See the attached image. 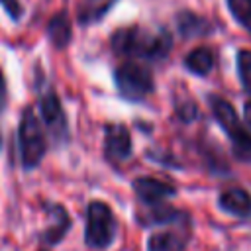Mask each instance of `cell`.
<instances>
[{
	"label": "cell",
	"instance_id": "18",
	"mask_svg": "<svg viewBox=\"0 0 251 251\" xmlns=\"http://www.w3.org/2000/svg\"><path fill=\"white\" fill-rule=\"evenodd\" d=\"M0 4H2V8L6 10V14H8V16H10L14 22H18V20L22 18L24 8H22L20 0H0Z\"/></svg>",
	"mask_w": 251,
	"mask_h": 251
},
{
	"label": "cell",
	"instance_id": "9",
	"mask_svg": "<svg viewBox=\"0 0 251 251\" xmlns=\"http://www.w3.org/2000/svg\"><path fill=\"white\" fill-rule=\"evenodd\" d=\"M133 192L143 204L157 206V204H163L167 198L175 196L176 190L169 182H163V180H157L151 176H139L133 180Z\"/></svg>",
	"mask_w": 251,
	"mask_h": 251
},
{
	"label": "cell",
	"instance_id": "15",
	"mask_svg": "<svg viewBox=\"0 0 251 251\" xmlns=\"http://www.w3.org/2000/svg\"><path fill=\"white\" fill-rule=\"evenodd\" d=\"M184 67L196 75V76H206L210 75V71L214 69V53L208 47H198L194 51H190L184 57Z\"/></svg>",
	"mask_w": 251,
	"mask_h": 251
},
{
	"label": "cell",
	"instance_id": "6",
	"mask_svg": "<svg viewBox=\"0 0 251 251\" xmlns=\"http://www.w3.org/2000/svg\"><path fill=\"white\" fill-rule=\"evenodd\" d=\"M39 112H41V120L47 131L51 133V137L57 143H65L69 139V122H67V114L55 90H47L39 96Z\"/></svg>",
	"mask_w": 251,
	"mask_h": 251
},
{
	"label": "cell",
	"instance_id": "11",
	"mask_svg": "<svg viewBox=\"0 0 251 251\" xmlns=\"http://www.w3.org/2000/svg\"><path fill=\"white\" fill-rule=\"evenodd\" d=\"M47 212H49L51 222H49L47 229L41 233V239H43L47 245H55V243H59V241L65 237V233L69 231V227H71V218H69L67 210H65L61 204H49V206H47Z\"/></svg>",
	"mask_w": 251,
	"mask_h": 251
},
{
	"label": "cell",
	"instance_id": "7",
	"mask_svg": "<svg viewBox=\"0 0 251 251\" xmlns=\"http://www.w3.org/2000/svg\"><path fill=\"white\" fill-rule=\"evenodd\" d=\"M188 239H190V218L188 214H184L180 220L173 224V227L155 231L147 241V249L149 251H184Z\"/></svg>",
	"mask_w": 251,
	"mask_h": 251
},
{
	"label": "cell",
	"instance_id": "10",
	"mask_svg": "<svg viewBox=\"0 0 251 251\" xmlns=\"http://www.w3.org/2000/svg\"><path fill=\"white\" fill-rule=\"evenodd\" d=\"M218 206L231 216L249 218L251 216V194L245 188H227L220 194Z\"/></svg>",
	"mask_w": 251,
	"mask_h": 251
},
{
	"label": "cell",
	"instance_id": "2",
	"mask_svg": "<svg viewBox=\"0 0 251 251\" xmlns=\"http://www.w3.org/2000/svg\"><path fill=\"white\" fill-rule=\"evenodd\" d=\"M18 147H20V161H22V167L25 171L35 169L47 151L43 127H41L39 118L35 116L33 108H29V106L22 112V118H20Z\"/></svg>",
	"mask_w": 251,
	"mask_h": 251
},
{
	"label": "cell",
	"instance_id": "16",
	"mask_svg": "<svg viewBox=\"0 0 251 251\" xmlns=\"http://www.w3.org/2000/svg\"><path fill=\"white\" fill-rule=\"evenodd\" d=\"M233 20L251 35V0H226Z\"/></svg>",
	"mask_w": 251,
	"mask_h": 251
},
{
	"label": "cell",
	"instance_id": "1",
	"mask_svg": "<svg viewBox=\"0 0 251 251\" xmlns=\"http://www.w3.org/2000/svg\"><path fill=\"white\" fill-rule=\"evenodd\" d=\"M112 49L114 53L127 57V59H145V61H159L163 59L173 45L171 33L161 27V29H147L139 25H129L118 29L112 39Z\"/></svg>",
	"mask_w": 251,
	"mask_h": 251
},
{
	"label": "cell",
	"instance_id": "22",
	"mask_svg": "<svg viewBox=\"0 0 251 251\" xmlns=\"http://www.w3.org/2000/svg\"><path fill=\"white\" fill-rule=\"evenodd\" d=\"M0 147H2V135H0Z\"/></svg>",
	"mask_w": 251,
	"mask_h": 251
},
{
	"label": "cell",
	"instance_id": "21",
	"mask_svg": "<svg viewBox=\"0 0 251 251\" xmlns=\"http://www.w3.org/2000/svg\"><path fill=\"white\" fill-rule=\"evenodd\" d=\"M243 118H245V122H247V126H251V98L245 102V106H243Z\"/></svg>",
	"mask_w": 251,
	"mask_h": 251
},
{
	"label": "cell",
	"instance_id": "13",
	"mask_svg": "<svg viewBox=\"0 0 251 251\" xmlns=\"http://www.w3.org/2000/svg\"><path fill=\"white\" fill-rule=\"evenodd\" d=\"M118 0H82L76 8V22L80 25H90L100 22L114 6Z\"/></svg>",
	"mask_w": 251,
	"mask_h": 251
},
{
	"label": "cell",
	"instance_id": "5",
	"mask_svg": "<svg viewBox=\"0 0 251 251\" xmlns=\"http://www.w3.org/2000/svg\"><path fill=\"white\" fill-rule=\"evenodd\" d=\"M208 102H210V108H212L214 118L218 120V124L222 126V129L231 139L237 155L241 159H251V133L241 124V120L235 114L233 106L227 100H224L220 96H214V94L208 98Z\"/></svg>",
	"mask_w": 251,
	"mask_h": 251
},
{
	"label": "cell",
	"instance_id": "19",
	"mask_svg": "<svg viewBox=\"0 0 251 251\" xmlns=\"http://www.w3.org/2000/svg\"><path fill=\"white\" fill-rule=\"evenodd\" d=\"M176 114H178V118L182 120V122H192L194 118H196V104L194 102H188V104H184V106H176Z\"/></svg>",
	"mask_w": 251,
	"mask_h": 251
},
{
	"label": "cell",
	"instance_id": "14",
	"mask_svg": "<svg viewBox=\"0 0 251 251\" xmlns=\"http://www.w3.org/2000/svg\"><path fill=\"white\" fill-rule=\"evenodd\" d=\"M47 37H49V41H51V45L55 49H65L71 43L73 27H71V20H69L67 12H59L49 20Z\"/></svg>",
	"mask_w": 251,
	"mask_h": 251
},
{
	"label": "cell",
	"instance_id": "17",
	"mask_svg": "<svg viewBox=\"0 0 251 251\" xmlns=\"http://www.w3.org/2000/svg\"><path fill=\"white\" fill-rule=\"evenodd\" d=\"M237 75H239V80L245 88V92L251 96V51L247 49H241L237 53Z\"/></svg>",
	"mask_w": 251,
	"mask_h": 251
},
{
	"label": "cell",
	"instance_id": "8",
	"mask_svg": "<svg viewBox=\"0 0 251 251\" xmlns=\"http://www.w3.org/2000/svg\"><path fill=\"white\" fill-rule=\"evenodd\" d=\"M131 149V135L124 124H108L104 127V155L110 163L129 159Z\"/></svg>",
	"mask_w": 251,
	"mask_h": 251
},
{
	"label": "cell",
	"instance_id": "12",
	"mask_svg": "<svg viewBox=\"0 0 251 251\" xmlns=\"http://www.w3.org/2000/svg\"><path fill=\"white\" fill-rule=\"evenodd\" d=\"M176 29L182 37H202L214 31V24L194 12L182 10L176 14Z\"/></svg>",
	"mask_w": 251,
	"mask_h": 251
},
{
	"label": "cell",
	"instance_id": "3",
	"mask_svg": "<svg viewBox=\"0 0 251 251\" xmlns=\"http://www.w3.org/2000/svg\"><path fill=\"white\" fill-rule=\"evenodd\" d=\"M114 84H116L120 96L126 100H131V102L143 100L155 88L153 73L149 71V67L137 63V61L122 63L114 71Z\"/></svg>",
	"mask_w": 251,
	"mask_h": 251
},
{
	"label": "cell",
	"instance_id": "20",
	"mask_svg": "<svg viewBox=\"0 0 251 251\" xmlns=\"http://www.w3.org/2000/svg\"><path fill=\"white\" fill-rule=\"evenodd\" d=\"M6 104H8V88H6L4 73H2V69H0V114L6 110Z\"/></svg>",
	"mask_w": 251,
	"mask_h": 251
},
{
	"label": "cell",
	"instance_id": "4",
	"mask_svg": "<svg viewBox=\"0 0 251 251\" xmlns=\"http://www.w3.org/2000/svg\"><path fill=\"white\" fill-rule=\"evenodd\" d=\"M116 235V218L112 208L102 200H92L86 208L84 241L92 249H106Z\"/></svg>",
	"mask_w": 251,
	"mask_h": 251
}]
</instances>
